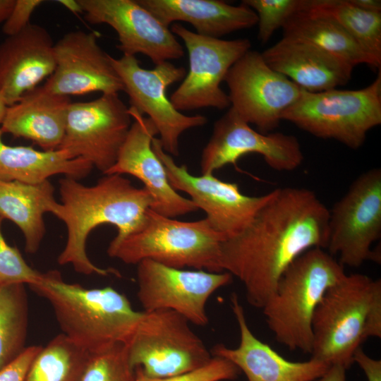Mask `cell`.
<instances>
[{
	"instance_id": "obj_36",
	"label": "cell",
	"mask_w": 381,
	"mask_h": 381,
	"mask_svg": "<svg viewBox=\"0 0 381 381\" xmlns=\"http://www.w3.org/2000/svg\"><path fill=\"white\" fill-rule=\"evenodd\" d=\"M41 349V346L26 347L17 358L0 370V381H24L32 362Z\"/></svg>"
},
{
	"instance_id": "obj_5",
	"label": "cell",
	"mask_w": 381,
	"mask_h": 381,
	"mask_svg": "<svg viewBox=\"0 0 381 381\" xmlns=\"http://www.w3.org/2000/svg\"><path fill=\"white\" fill-rule=\"evenodd\" d=\"M345 275L344 266L322 248L298 256L262 308L275 339L291 351L310 353L315 310L327 290Z\"/></svg>"
},
{
	"instance_id": "obj_42",
	"label": "cell",
	"mask_w": 381,
	"mask_h": 381,
	"mask_svg": "<svg viewBox=\"0 0 381 381\" xmlns=\"http://www.w3.org/2000/svg\"><path fill=\"white\" fill-rule=\"evenodd\" d=\"M6 108H7V105L4 101L2 97L0 95V125L2 123L3 119L4 118Z\"/></svg>"
},
{
	"instance_id": "obj_13",
	"label": "cell",
	"mask_w": 381,
	"mask_h": 381,
	"mask_svg": "<svg viewBox=\"0 0 381 381\" xmlns=\"http://www.w3.org/2000/svg\"><path fill=\"white\" fill-rule=\"evenodd\" d=\"M224 81L231 108L262 133L279 126L282 114L297 100L301 90L271 68L261 53L250 49L230 68Z\"/></svg>"
},
{
	"instance_id": "obj_11",
	"label": "cell",
	"mask_w": 381,
	"mask_h": 381,
	"mask_svg": "<svg viewBox=\"0 0 381 381\" xmlns=\"http://www.w3.org/2000/svg\"><path fill=\"white\" fill-rule=\"evenodd\" d=\"M170 30L183 42L189 62L188 71L169 98L174 108L181 112L229 107L228 95L220 85L230 68L250 49V40L205 37L178 23L173 24Z\"/></svg>"
},
{
	"instance_id": "obj_12",
	"label": "cell",
	"mask_w": 381,
	"mask_h": 381,
	"mask_svg": "<svg viewBox=\"0 0 381 381\" xmlns=\"http://www.w3.org/2000/svg\"><path fill=\"white\" fill-rule=\"evenodd\" d=\"M131 121L128 107L119 94H102L92 101L71 102L58 149L87 160L105 174L116 162Z\"/></svg>"
},
{
	"instance_id": "obj_24",
	"label": "cell",
	"mask_w": 381,
	"mask_h": 381,
	"mask_svg": "<svg viewBox=\"0 0 381 381\" xmlns=\"http://www.w3.org/2000/svg\"><path fill=\"white\" fill-rule=\"evenodd\" d=\"M163 25L190 23L195 33L214 38L257 25L253 10L241 3L233 6L220 0H137Z\"/></svg>"
},
{
	"instance_id": "obj_32",
	"label": "cell",
	"mask_w": 381,
	"mask_h": 381,
	"mask_svg": "<svg viewBox=\"0 0 381 381\" xmlns=\"http://www.w3.org/2000/svg\"><path fill=\"white\" fill-rule=\"evenodd\" d=\"M241 3L256 13L258 38L264 44L290 18L306 7L307 0H243Z\"/></svg>"
},
{
	"instance_id": "obj_2",
	"label": "cell",
	"mask_w": 381,
	"mask_h": 381,
	"mask_svg": "<svg viewBox=\"0 0 381 381\" xmlns=\"http://www.w3.org/2000/svg\"><path fill=\"white\" fill-rule=\"evenodd\" d=\"M61 202L54 213L67 229V240L58 257L61 265H71L75 272L85 275L120 277L114 268L95 265L86 252V242L97 226L111 224L117 234L109 246H114L135 232L143 224L152 198L143 187L137 188L119 174H105L93 186L66 177L59 181Z\"/></svg>"
},
{
	"instance_id": "obj_34",
	"label": "cell",
	"mask_w": 381,
	"mask_h": 381,
	"mask_svg": "<svg viewBox=\"0 0 381 381\" xmlns=\"http://www.w3.org/2000/svg\"><path fill=\"white\" fill-rule=\"evenodd\" d=\"M135 371L136 381H226L236 379L241 372L231 361L218 356H212L203 367L175 376L150 377L139 367Z\"/></svg>"
},
{
	"instance_id": "obj_20",
	"label": "cell",
	"mask_w": 381,
	"mask_h": 381,
	"mask_svg": "<svg viewBox=\"0 0 381 381\" xmlns=\"http://www.w3.org/2000/svg\"><path fill=\"white\" fill-rule=\"evenodd\" d=\"M231 306L237 322L240 341L236 348L216 344L210 352L234 363L248 381H313L322 376L330 364L310 358L305 361L284 358L251 332L238 296L234 293Z\"/></svg>"
},
{
	"instance_id": "obj_4",
	"label": "cell",
	"mask_w": 381,
	"mask_h": 381,
	"mask_svg": "<svg viewBox=\"0 0 381 381\" xmlns=\"http://www.w3.org/2000/svg\"><path fill=\"white\" fill-rule=\"evenodd\" d=\"M312 330L311 358L349 368L364 341L381 338V280L346 274L318 305Z\"/></svg>"
},
{
	"instance_id": "obj_19",
	"label": "cell",
	"mask_w": 381,
	"mask_h": 381,
	"mask_svg": "<svg viewBox=\"0 0 381 381\" xmlns=\"http://www.w3.org/2000/svg\"><path fill=\"white\" fill-rule=\"evenodd\" d=\"M133 122L113 166L104 174H129L140 180L151 195L154 212L175 218L198 210L189 198L181 195L169 183L163 163L152 142L157 129L147 116L128 107Z\"/></svg>"
},
{
	"instance_id": "obj_14",
	"label": "cell",
	"mask_w": 381,
	"mask_h": 381,
	"mask_svg": "<svg viewBox=\"0 0 381 381\" xmlns=\"http://www.w3.org/2000/svg\"><path fill=\"white\" fill-rule=\"evenodd\" d=\"M137 265V296L144 311L174 310L199 326L208 323L205 305L209 298L233 277L227 272L177 269L151 260Z\"/></svg>"
},
{
	"instance_id": "obj_18",
	"label": "cell",
	"mask_w": 381,
	"mask_h": 381,
	"mask_svg": "<svg viewBox=\"0 0 381 381\" xmlns=\"http://www.w3.org/2000/svg\"><path fill=\"white\" fill-rule=\"evenodd\" d=\"M97 37L94 32L73 30L54 43L56 67L43 86L52 92L68 97L124 91L111 56L98 44Z\"/></svg>"
},
{
	"instance_id": "obj_37",
	"label": "cell",
	"mask_w": 381,
	"mask_h": 381,
	"mask_svg": "<svg viewBox=\"0 0 381 381\" xmlns=\"http://www.w3.org/2000/svg\"><path fill=\"white\" fill-rule=\"evenodd\" d=\"M353 359L363 370L368 381H381L380 360L371 358L361 347L355 351Z\"/></svg>"
},
{
	"instance_id": "obj_6",
	"label": "cell",
	"mask_w": 381,
	"mask_h": 381,
	"mask_svg": "<svg viewBox=\"0 0 381 381\" xmlns=\"http://www.w3.org/2000/svg\"><path fill=\"white\" fill-rule=\"evenodd\" d=\"M225 238L206 218L184 222L149 209L142 226L109 246L107 253L128 265L151 260L177 269L221 272L220 248Z\"/></svg>"
},
{
	"instance_id": "obj_31",
	"label": "cell",
	"mask_w": 381,
	"mask_h": 381,
	"mask_svg": "<svg viewBox=\"0 0 381 381\" xmlns=\"http://www.w3.org/2000/svg\"><path fill=\"white\" fill-rule=\"evenodd\" d=\"M80 381H136L126 344H117L90 353Z\"/></svg>"
},
{
	"instance_id": "obj_7",
	"label": "cell",
	"mask_w": 381,
	"mask_h": 381,
	"mask_svg": "<svg viewBox=\"0 0 381 381\" xmlns=\"http://www.w3.org/2000/svg\"><path fill=\"white\" fill-rule=\"evenodd\" d=\"M282 120L315 137L358 149L369 131L381 123V72L373 83L359 90L312 92L301 89Z\"/></svg>"
},
{
	"instance_id": "obj_30",
	"label": "cell",
	"mask_w": 381,
	"mask_h": 381,
	"mask_svg": "<svg viewBox=\"0 0 381 381\" xmlns=\"http://www.w3.org/2000/svg\"><path fill=\"white\" fill-rule=\"evenodd\" d=\"M27 294L23 284L0 286V370L26 348Z\"/></svg>"
},
{
	"instance_id": "obj_29",
	"label": "cell",
	"mask_w": 381,
	"mask_h": 381,
	"mask_svg": "<svg viewBox=\"0 0 381 381\" xmlns=\"http://www.w3.org/2000/svg\"><path fill=\"white\" fill-rule=\"evenodd\" d=\"M89 356L61 333L42 347L24 381H80Z\"/></svg>"
},
{
	"instance_id": "obj_41",
	"label": "cell",
	"mask_w": 381,
	"mask_h": 381,
	"mask_svg": "<svg viewBox=\"0 0 381 381\" xmlns=\"http://www.w3.org/2000/svg\"><path fill=\"white\" fill-rule=\"evenodd\" d=\"M57 1L73 13H83L81 6L78 0H59Z\"/></svg>"
},
{
	"instance_id": "obj_16",
	"label": "cell",
	"mask_w": 381,
	"mask_h": 381,
	"mask_svg": "<svg viewBox=\"0 0 381 381\" xmlns=\"http://www.w3.org/2000/svg\"><path fill=\"white\" fill-rule=\"evenodd\" d=\"M256 153L276 171H293L303 162L296 137L280 132L262 133L253 129L230 107L214 123L212 135L202 150V174H214L227 164L236 167L243 156Z\"/></svg>"
},
{
	"instance_id": "obj_27",
	"label": "cell",
	"mask_w": 381,
	"mask_h": 381,
	"mask_svg": "<svg viewBox=\"0 0 381 381\" xmlns=\"http://www.w3.org/2000/svg\"><path fill=\"white\" fill-rule=\"evenodd\" d=\"M283 37L312 44L343 59L353 67L374 62L361 49L348 32L332 18L306 7L285 23Z\"/></svg>"
},
{
	"instance_id": "obj_3",
	"label": "cell",
	"mask_w": 381,
	"mask_h": 381,
	"mask_svg": "<svg viewBox=\"0 0 381 381\" xmlns=\"http://www.w3.org/2000/svg\"><path fill=\"white\" fill-rule=\"evenodd\" d=\"M29 286L49 302L62 334L90 353L126 344L143 315L114 288L69 284L56 270L42 273Z\"/></svg>"
},
{
	"instance_id": "obj_33",
	"label": "cell",
	"mask_w": 381,
	"mask_h": 381,
	"mask_svg": "<svg viewBox=\"0 0 381 381\" xmlns=\"http://www.w3.org/2000/svg\"><path fill=\"white\" fill-rule=\"evenodd\" d=\"M3 220L0 216V286L13 284L30 286L37 283L42 273L32 268L16 248L7 243L1 231Z\"/></svg>"
},
{
	"instance_id": "obj_21",
	"label": "cell",
	"mask_w": 381,
	"mask_h": 381,
	"mask_svg": "<svg viewBox=\"0 0 381 381\" xmlns=\"http://www.w3.org/2000/svg\"><path fill=\"white\" fill-rule=\"evenodd\" d=\"M54 46L49 32L32 23L0 44V95L7 107L53 73Z\"/></svg>"
},
{
	"instance_id": "obj_26",
	"label": "cell",
	"mask_w": 381,
	"mask_h": 381,
	"mask_svg": "<svg viewBox=\"0 0 381 381\" xmlns=\"http://www.w3.org/2000/svg\"><path fill=\"white\" fill-rule=\"evenodd\" d=\"M3 135L0 128V181L39 183L58 174L79 180L93 168L87 160L74 158L64 150L46 151L8 145L4 142Z\"/></svg>"
},
{
	"instance_id": "obj_1",
	"label": "cell",
	"mask_w": 381,
	"mask_h": 381,
	"mask_svg": "<svg viewBox=\"0 0 381 381\" xmlns=\"http://www.w3.org/2000/svg\"><path fill=\"white\" fill-rule=\"evenodd\" d=\"M329 216L310 189H274L252 221L223 241L220 268L240 280L250 306L262 309L298 256L313 248H326Z\"/></svg>"
},
{
	"instance_id": "obj_39",
	"label": "cell",
	"mask_w": 381,
	"mask_h": 381,
	"mask_svg": "<svg viewBox=\"0 0 381 381\" xmlns=\"http://www.w3.org/2000/svg\"><path fill=\"white\" fill-rule=\"evenodd\" d=\"M356 7L370 13H381L380 0H349Z\"/></svg>"
},
{
	"instance_id": "obj_40",
	"label": "cell",
	"mask_w": 381,
	"mask_h": 381,
	"mask_svg": "<svg viewBox=\"0 0 381 381\" xmlns=\"http://www.w3.org/2000/svg\"><path fill=\"white\" fill-rule=\"evenodd\" d=\"M16 0H0V23H4L10 15Z\"/></svg>"
},
{
	"instance_id": "obj_23",
	"label": "cell",
	"mask_w": 381,
	"mask_h": 381,
	"mask_svg": "<svg viewBox=\"0 0 381 381\" xmlns=\"http://www.w3.org/2000/svg\"><path fill=\"white\" fill-rule=\"evenodd\" d=\"M71 103L68 96L52 92L43 85L37 87L7 107L0 128L4 133L32 140L43 150H57Z\"/></svg>"
},
{
	"instance_id": "obj_38",
	"label": "cell",
	"mask_w": 381,
	"mask_h": 381,
	"mask_svg": "<svg viewBox=\"0 0 381 381\" xmlns=\"http://www.w3.org/2000/svg\"><path fill=\"white\" fill-rule=\"evenodd\" d=\"M346 368L340 365H331L320 377L313 381H346Z\"/></svg>"
},
{
	"instance_id": "obj_17",
	"label": "cell",
	"mask_w": 381,
	"mask_h": 381,
	"mask_svg": "<svg viewBox=\"0 0 381 381\" xmlns=\"http://www.w3.org/2000/svg\"><path fill=\"white\" fill-rule=\"evenodd\" d=\"M78 1L88 23L107 24L116 31L123 55L142 54L155 65L183 56V47L169 28L137 0Z\"/></svg>"
},
{
	"instance_id": "obj_10",
	"label": "cell",
	"mask_w": 381,
	"mask_h": 381,
	"mask_svg": "<svg viewBox=\"0 0 381 381\" xmlns=\"http://www.w3.org/2000/svg\"><path fill=\"white\" fill-rule=\"evenodd\" d=\"M111 61L123 82L130 107L153 122L164 151L178 156L181 134L207 122L202 115L187 116L179 111L167 96V87L183 80L186 69L169 61L155 65L152 69L143 68L135 56H111Z\"/></svg>"
},
{
	"instance_id": "obj_15",
	"label": "cell",
	"mask_w": 381,
	"mask_h": 381,
	"mask_svg": "<svg viewBox=\"0 0 381 381\" xmlns=\"http://www.w3.org/2000/svg\"><path fill=\"white\" fill-rule=\"evenodd\" d=\"M152 146L171 186L188 195L198 210L204 211L211 226L226 238L244 229L272 196V191L260 196L245 195L236 183L222 181L213 174L194 176L164 151L159 138L152 139Z\"/></svg>"
},
{
	"instance_id": "obj_9",
	"label": "cell",
	"mask_w": 381,
	"mask_h": 381,
	"mask_svg": "<svg viewBox=\"0 0 381 381\" xmlns=\"http://www.w3.org/2000/svg\"><path fill=\"white\" fill-rule=\"evenodd\" d=\"M329 210L326 248L343 266L380 261L371 250L381 236V169L362 173Z\"/></svg>"
},
{
	"instance_id": "obj_22",
	"label": "cell",
	"mask_w": 381,
	"mask_h": 381,
	"mask_svg": "<svg viewBox=\"0 0 381 381\" xmlns=\"http://www.w3.org/2000/svg\"><path fill=\"white\" fill-rule=\"evenodd\" d=\"M262 56L267 65L301 89L318 92L349 83L353 67L312 44L283 37Z\"/></svg>"
},
{
	"instance_id": "obj_28",
	"label": "cell",
	"mask_w": 381,
	"mask_h": 381,
	"mask_svg": "<svg viewBox=\"0 0 381 381\" xmlns=\"http://www.w3.org/2000/svg\"><path fill=\"white\" fill-rule=\"evenodd\" d=\"M308 7L335 20L374 62L381 65V13L363 11L349 0H308Z\"/></svg>"
},
{
	"instance_id": "obj_35",
	"label": "cell",
	"mask_w": 381,
	"mask_h": 381,
	"mask_svg": "<svg viewBox=\"0 0 381 381\" xmlns=\"http://www.w3.org/2000/svg\"><path fill=\"white\" fill-rule=\"evenodd\" d=\"M43 2L42 0H16L10 15L4 23L3 32L10 36L27 27L30 23L32 13Z\"/></svg>"
},
{
	"instance_id": "obj_8",
	"label": "cell",
	"mask_w": 381,
	"mask_h": 381,
	"mask_svg": "<svg viewBox=\"0 0 381 381\" xmlns=\"http://www.w3.org/2000/svg\"><path fill=\"white\" fill-rule=\"evenodd\" d=\"M126 344L132 367L140 368L145 375L154 378L195 370L212 358L188 320L171 310L144 311Z\"/></svg>"
},
{
	"instance_id": "obj_25",
	"label": "cell",
	"mask_w": 381,
	"mask_h": 381,
	"mask_svg": "<svg viewBox=\"0 0 381 381\" xmlns=\"http://www.w3.org/2000/svg\"><path fill=\"white\" fill-rule=\"evenodd\" d=\"M58 204L49 180L39 183L0 181V216L20 229L29 254L38 250L45 234L44 214H54Z\"/></svg>"
}]
</instances>
